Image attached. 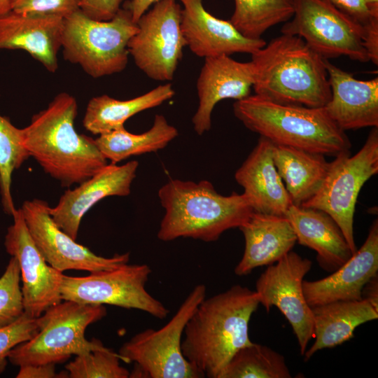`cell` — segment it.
<instances>
[{
    "label": "cell",
    "mask_w": 378,
    "mask_h": 378,
    "mask_svg": "<svg viewBox=\"0 0 378 378\" xmlns=\"http://www.w3.org/2000/svg\"><path fill=\"white\" fill-rule=\"evenodd\" d=\"M259 304L257 292L241 285L205 298L186 325L184 357L204 377L220 378L232 356L252 343L248 324Z\"/></svg>",
    "instance_id": "1"
},
{
    "label": "cell",
    "mask_w": 378,
    "mask_h": 378,
    "mask_svg": "<svg viewBox=\"0 0 378 378\" xmlns=\"http://www.w3.org/2000/svg\"><path fill=\"white\" fill-rule=\"evenodd\" d=\"M77 113L76 98L61 92L21 129L29 155L63 186L79 184L108 164L94 139L76 130Z\"/></svg>",
    "instance_id": "2"
},
{
    "label": "cell",
    "mask_w": 378,
    "mask_h": 378,
    "mask_svg": "<svg viewBox=\"0 0 378 378\" xmlns=\"http://www.w3.org/2000/svg\"><path fill=\"white\" fill-rule=\"evenodd\" d=\"M253 89L271 102L323 108L331 97L324 58L300 37L281 34L255 52Z\"/></svg>",
    "instance_id": "3"
},
{
    "label": "cell",
    "mask_w": 378,
    "mask_h": 378,
    "mask_svg": "<svg viewBox=\"0 0 378 378\" xmlns=\"http://www.w3.org/2000/svg\"><path fill=\"white\" fill-rule=\"evenodd\" d=\"M158 197L164 214L157 236L163 241L181 237L214 241L226 230L239 228L254 211L244 193L223 195L206 180L170 179Z\"/></svg>",
    "instance_id": "4"
},
{
    "label": "cell",
    "mask_w": 378,
    "mask_h": 378,
    "mask_svg": "<svg viewBox=\"0 0 378 378\" xmlns=\"http://www.w3.org/2000/svg\"><path fill=\"white\" fill-rule=\"evenodd\" d=\"M233 112L246 128L273 144L335 158L350 153L349 137L323 107L279 104L254 94L237 100Z\"/></svg>",
    "instance_id": "5"
},
{
    "label": "cell",
    "mask_w": 378,
    "mask_h": 378,
    "mask_svg": "<svg viewBox=\"0 0 378 378\" xmlns=\"http://www.w3.org/2000/svg\"><path fill=\"white\" fill-rule=\"evenodd\" d=\"M102 304H83L62 300L38 317V330L29 340L15 346L8 359L15 366L58 363L72 355L104 349L102 342L89 341L85 332L89 325L106 315Z\"/></svg>",
    "instance_id": "6"
},
{
    "label": "cell",
    "mask_w": 378,
    "mask_h": 378,
    "mask_svg": "<svg viewBox=\"0 0 378 378\" xmlns=\"http://www.w3.org/2000/svg\"><path fill=\"white\" fill-rule=\"evenodd\" d=\"M137 30L124 7L106 21L91 19L78 10L64 18L63 57L94 78L120 73L127 66L128 42Z\"/></svg>",
    "instance_id": "7"
},
{
    "label": "cell",
    "mask_w": 378,
    "mask_h": 378,
    "mask_svg": "<svg viewBox=\"0 0 378 378\" xmlns=\"http://www.w3.org/2000/svg\"><path fill=\"white\" fill-rule=\"evenodd\" d=\"M206 295V286L196 285L164 326L144 330L121 346L118 354L122 361L134 362L146 377H204L184 357L181 342L187 322Z\"/></svg>",
    "instance_id": "8"
},
{
    "label": "cell",
    "mask_w": 378,
    "mask_h": 378,
    "mask_svg": "<svg viewBox=\"0 0 378 378\" xmlns=\"http://www.w3.org/2000/svg\"><path fill=\"white\" fill-rule=\"evenodd\" d=\"M377 173L378 129L372 127L355 155L341 154L330 162L319 190L301 205L328 214L340 227L353 254L357 250L354 236L357 198L365 183Z\"/></svg>",
    "instance_id": "9"
},
{
    "label": "cell",
    "mask_w": 378,
    "mask_h": 378,
    "mask_svg": "<svg viewBox=\"0 0 378 378\" xmlns=\"http://www.w3.org/2000/svg\"><path fill=\"white\" fill-rule=\"evenodd\" d=\"M150 274L151 269L148 265L128 262L85 276L63 274L61 297L62 300L83 304H110L135 309L164 319L169 314V309L146 288Z\"/></svg>",
    "instance_id": "10"
},
{
    "label": "cell",
    "mask_w": 378,
    "mask_h": 378,
    "mask_svg": "<svg viewBox=\"0 0 378 378\" xmlns=\"http://www.w3.org/2000/svg\"><path fill=\"white\" fill-rule=\"evenodd\" d=\"M181 5L160 0L137 21L138 30L128 42L129 54L148 78L170 81L186 46L181 29Z\"/></svg>",
    "instance_id": "11"
},
{
    "label": "cell",
    "mask_w": 378,
    "mask_h": 378,
    "mask_svg": "<svg viewBox=\"0 0 378 378\" xmlns=\"http://www.w3.org/2000/svg\"><path fill=\"white\" fill-rule=\"evenodd\" d=\"M294 13L281 29L283 34L298 36L324 59L346 56L370 61L362 28L323 0H293Z\"/></svg>",
    "instance_id": "12"
},
{
    "label": "cell",
    "mask_w": 378,
    "mask_h": 378,
    "mask_svg": "<svg viewBox=\"0 0 378 378\" xmlns=\"http://www.w3.org/2000/svg\"><path fill=\"white\" fill-rule=\"evenodd\" d=\"M312 265L310 260L290 251L268 265L255 284L260 304L267 312L274 306L284 315L295 335L302 355L314 337L312 310L302 288L304 277Z\"/></svg>",
    "instance_id": "13"
},
{
    "label": "cell",
    "mask_w": 378,
    "mask_h": 378,
    "mask_svg": "<svg viewBox=\"0 0 378 378\" xmlns=\"http://www.w3.org/2000/svg\"><path fill=\"white\" fill-rule=\"evenodd\" d=\"M48 204L41 200L24 201L21 209L29 232L46 262L57 270H109L129 262L130 253L112 257L96 255L78 244L52 220Z\"/></svg>",
    "instance_id": "14"
},
{
    "label": "cell",
    "mask_w": 378,
    "mask_h": 378,
    "mask_svg": "<svg viewBox=\"0 0 378 378\" xmlns=\"http://www.w3.org/2000/svg\"><path fill=\"white\" fill-rule=\"evenodd\" d=\"M12 216L13 223L7 230L4 245L7 253L15 257L19 263L24 313L37 318L62 301L60 286L63 272L44 259L29 232L21 209H16Z\"/></svg>",
    "instance_id": "15"
},
{
    "label": "cell",
    "mask_w": 378,
    "mask_h": 378,
    "mask_svg": "<svg viewBox=\"0 0 378 378\" xmlns=\"http://www.w3.org/2000/svg\"><path fill=\"white\" fill-rule=\"evenodd\" d=\"M138 162L122 165L111 163L99 172L79 183L74 189L66 190L50 214L57 225L76 240L83 216L98 202L110 196H127L136 177Z\"/></svg>",
    "instance_id": "16"
},
{
    "label": "cell",
    "mask_w": 378,
    "mask_h": 378,
    "mask_svg": "<svg viewBox=\"0 0 378 378\" xmlns=\"http://www.w3.org/2000/svg\"><path fill=\"white\" fill-rule=\"evenodd\" d=\"M181 4V29L191 52L200 57L234 53L253 54L262 48L264 39L244 36L230 20L216 18L202 0H177Z\"/></svg>",
    "instance_id": "17"
},
{
    "label": "cell",
    "mask_w": 378,
    "mask_h": 378,
    "mask_svg": "<svg viewBox=\"0 0 378 378\" xmlns=\"http://www.w3.org/2000/svg\"><path fill=\"white\" fill-rule=\"evenodd\" d=\"M253 84V66L251 61L238 62L227 55L204 58L197 80L198 106L192 118L195 132L202 135L209 131L211 114L219 102L247 97Z\"/></svg>",
    "instance_id": "18"
},
{
    "label": "cell",
    "mask_w": 378,
    "mask_h": 378,
    "mask_svg": "<svg viewBox=\"0 0 378 378\" xmlns=\"http://www.w3.org/2000/svg\"><path fill=\"white\" fill-rule=\"evenodd\" d=\"M378 272V220L371 224L359 249L329 276L303 281L305 299L311 307L340 300L362 299V290Z\"/></svg>",
    "instance_id": "19"
},
{
    "label": "cell",
    "mask_w": 378,
    "mask_h": 378,
    "mask_svg": "<svg viewBox=\"0 0 378 378\" xmlns=\"http://www.w3.org/2000/svg\"><path fill=\"white\" fill-rule=\"evenodd\" d=\"M64 18L57 15L20 13L0 15V50H22L49 71L58 68Z\"/></svg>",
    "instance_id": "20"
},
{
    "label": "cell",
    "mask_w": 378,
    "mask_h": 378,
    "mask_svg": "<svg viewBox=\"0 0 378 378\" xmlns=\"http://www.w3.org/2000/svg\"><path fill=\"white\" fill-rule=\"evenodd\" d=\"M331 97L323 107L330 118L343 131L378 127V77L368 80L324 59Z\"/></svg>",
    "instance_id": "21"
},
{
    "label": "cell",
    "mask_w": 378,
    "mask_h": 378,
    "mask_svg": "<svg viewBox=\"0 0 378 378\" xmlns=\"http://www.w3.org/2000/svg\"><path fill=\"white\" fill-rule=\"evenodd\" d=\"M273 143L260 136L257 144L234 174L254 211L285 216L292 204L274 163Z\"/></svg>",
    "instance_id": "22"
},
{
    "label": "cell",
    "mask_w": 378,
    "mask_h": 378,
    "mask_svg": "<svg viewBox=\"0 0 378 378\" xmlns=\"http://www.w3.org/2000/svg\"><path fill=\"white\" fill-rule=\"evenodd\" d=\"M239 229L245 245L242 258L234 267L237 276H246L256 267L275 263L292 251L297 242L293 228L285 216L253 211Z\"/></svg>",
    "instance_id": "23"
},
{
    "label": "cell",
    "mask_w": 378,
    "mask_h": 378,
    "mask_svg": "<svg viewBox=\"0 0 378 378\" xmlns=\"http://www.w3.org/2000/svg\"><path fill=\"white\" fill-rule=\"evenodd\" d=\"M299 244L314 250L318 265L334 272L353 255L335 221L326 212L291 204L285 214Z\"/></svg>",
    "instance_id": "24"
},
{
    "label": "cell",
    "mask_w": 378,
    "mask_h": 378,
    "mask_svg": "<svg viewBox=\"0 0 378 378\" xmlns=\"http://www.w3.org/2000/svg\"><path fill=\"white\" fill-rule=\"evenodd\" d=\"M312 310L315 342L304 352L305 360L318 351L349 340L358 326L378 318V311L363 298L332 302L312 307Z\"/></svg>",
    "instance_id": "25"
},
{
    "label": "cell",
    "mask_w": 378,
    "mask_h": 378,
    "mask_svg": "<svg viewBox=\"0 0 378 378\" xmlns=\"http://www.w3.org/2000/svg\"><path fill=\"white\" fill-rule=\"evenodd\" d=\"M272 157L292 204L301 206L321 188L330 162L325 155L273 144Z\"/></svg>",
    "instance_id": "26"
},
{
    "label": "cell",
    "mask_w": 378,
    "mask_h": 378,
    "mask_svg": "<svg viewBox=\"0 0 378 378\" xmlns=\"http://www.w3.org/2000/svg\"><path fill=\"white\" fill-rule=\"evenodd\" d=\"M174 95L175 90L168 83L127 100H119L106 94L94 97L88 102L83 124L93 134L106 133L123 127L130 118L158 106Z\"/></svg>",
    "instance_id": "27"
},
{
    "label": "cell",
    "mask_w": 378,
    "mask_h": 378,
    "mask_svg": "<svg viewBox=\"0 0 378 378\" xmlns=\"http://www.w3.org/2000/svg\"><path fill=\"white\" fill-rule=\"evenodd\" d=\"M178 134L163 115L157 114L150 129L144 133H131L123 127L99 134L94 141L103 156L117 164L131 156L163 149Z\"/></svg>",
    "instance_id": "28"
},
{
    "label": "cell",
    "mask_w": 378,
    "mask_h": 378,
    "mask_svg": "<svg viewBox=\"0 0 378 378\" xmlns=\"http://www.w3.org/2000/svg\"><path fill=\"white\" fill-rule=\"evenodd\" d=\"M293 13V0H234L230 22L244 36L258 39L272 27L289 21Z\"/></svg>",
    "instance_id": "29"
},
{
    "label": "cell",
    "mask_w": 378,
    "mask_h": 378,
    "mask_svg": "<svg viewBox=\"0 0 378 378\" xmlns=\"http://www.w3.org/2000/svg\"><path fill=\"white\" fill-rule=\"evenodd\" d=\"M284 357L270 347L252 342L230 358L220 378H290Z\"/></svg>",
    "instance_id": "30"
},
{
    "label": "cell",
    "mask_w": 378,
    "mask_h": 378,
    "mask_svg": "<svg viewBox=\"0 0 378 378\" xmlns=\"http://www.w3.org/2000/svg\"><path fill=\"white\" fill-rule=\"evenodd\" d=\"M29 156L22 144L21 129L0 115V192L4 211L11 216L16 209L10 192L12 174Z\"/></svg>",
    "instance_id": "31"
},
{
    "label": "cell",
    "mask_w": 378,
    "mask_h": 378,
    "mask_svg": "<svg viewBox=\"0 0 378 378\" xmlns=\"http://www.w3.org/2000/svg\"><path fill=\"white\" fill-rule=\"evenodd\" d=\"M122 357L106 347L78 355L65 365L70 378H128L130 372L120 365Z\"/></svg>",
    "instance_id": "32"
},
{
    "label": "cell",
    "mask_w": 378,
    "mask_h": 378,
    "mask_svg": "<svg viewBox=\"0 0 378 378\" xmlns=\"http://www.w3.org/2000/svg\"><path fill=\"white\" fill-rule=\"evenodd\" d=\"M20 280L18 261L11 256L0 277V326L12 323L24 312Z\"/></svg>",
    "instance_id": "33"
},
{
    "label": "cell",
    "mask_w": 378,
    "mask_h": 378,
    "mask_svg": "<svg viewBox=\"0 0 378 378\" xmlns=\"http://www.w3.org/2000/svg\"><path fill=\"white\" fill-rule=\"evenodd\" d=\"M359 25L370 61L378 64V17L368 9L365 0H323Z\"/></svg>",
    "instance_id": "34"
},
{
    "label": "cell",
    "mask_w": 378,
    "mask_h": 378,
    "mask_svg": "<svg viewBox=\"0 0 378 378\" xmlns=\"http://www.w3.org/2000/svg\"><path fill=\"white\" fill-rule=\"evenodd\" d=\"M38 330V317H31L24 312L12 323L0 326V374L6 369L10 351L30 340Z\"/></svg>",
    "instance_id": "35"
},
{
    "label": "cell",
    "mask_w": 378,
    "mask_h": 378,
    "mask_svg": "<svg viewBox=\"0 0 378 378\" xmlns=\"http://www.w3.org/2000/svg\"><path fill=\"white\" fill-rule=\"evenodd\" d=\"M81 0H13L12 10L65 18L80 10Z\"/></svg>",
    "instance_id": "36"
},
{
    "label": "cell",
    "mask_w": 378,
    "mask_h": 378,
    "mask_svg": "<svg viewBox=\"0 0 378 378\" xmlns=\"http://www.w3.org/2000/svg\"><path fill=\"white\" fill-rule=\"evenodd\" d=\"M124 0H81L80 10L88 18L106 21L121 8Z\"/></svg>",
    "instance_id": "37"
},
{
    "label": "cell",
    "mask_w": 378,
    "mask_h": 378,
    "mask_svg": "<svg viewBox=\"0 0 378 378\" xmlns=\"http://www.w3.org/2000/svg\"><path fill=\"white\" fill-rule=\"evenodd\" d=\"M17 378H53L58 377L55 364H31L20 366Z\"/></svg>",
    "instance_id": "38"
},
{
    "label": "cell",
    "mask_w": 378,
    "mask_h": 378,
    "mask_svg": "<svg viewBox=\"0 0 378 378\" xmlns=\"http://www.w3.org/2000/svg\"><path fill=\"white\" fill-rule=\"evenodd\" d=\"M158 1L160 0H131L124 5V8L130 10L133 21L136 23L150 6Z\"/></svg>",
    "instance_id": "39"
},
{
    "label": "cell",
    "mask_w": 378,
    "mask_h": 378,
    "mask_svg": "<svg viewBox=\"0 0 378 378\" xmlns=\"http://www.w3.org/2000/svg\"><path fill=\"white\" fill-rule=\"evenodd\" d=\"M362 298L378 311V274L372 277L362 290Z\"/></svg>",
    "instance_id": "40"
},
{
    "label": "cell",
    "mask_w": 378,
    "mask_h": 378,
    "mask_svg": "<svg viewBox=\"0 0 378 378\" xmlns=\"http://www.w3.org/2000/svg\"><path fill=\"white\" fill-rule=\"evenodd\" d=\"M13 0H0V15L12 10Z\"/></svg>",
    "instance_id": "41"
},
{
    "label": "cell",
    "mask_w": 378,
    "mask_h": 378,
    "mask_svg": "<svg viewBox=\"0 0 378 378\" xmlns=\"http://www.w3.org/2000/svg\"><path fill=\"white\" fill-rule=\"evenodd\" d=\"M365 2L371 13L378 17V0H365Z\"/></svg>",
    "instance_id": "42"
}]
</instances>
